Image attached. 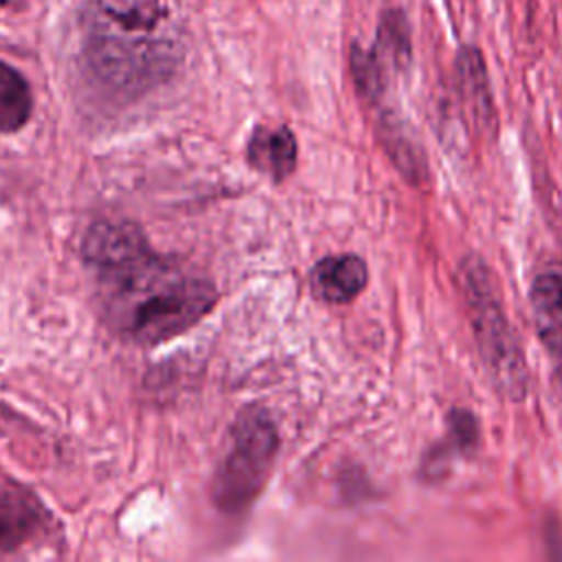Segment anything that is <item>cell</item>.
<instances>
[{
  "label": "cell",
  "mask_w": 562,
  "mask_h": 562,
  "mask_svg": "<svg viewBox=\"0 0 562 562\" xmlns=\"http://www.w3.org/2000/svg\"><path fill=\"white\" fill-rule=\"evenodd\" d=\"M277 428L261 406H246L231 430V448L213 479V501L222 512L246 509L268 481L274 452Z\"/></svg>",
  "instance_id": "4"
},
{
  "label": "cell",
  "mask_w": 562,
  "mask_h": 562,
  "mask_svg": "<svg viewBox=\"0 0 562 562\" xmlns=\"http://www.w3.org/2000/svg\"><path fill=\"white\" fill-rule=\"evenodd\" d=\"M0 2H4V0H0Z\"/></svg>",
  "instance_id": "13"
},
{
  "label": "cell",
  "mask_w": 562,
  "mask_h": 562,
  "mask_svg": "<svg viewBox=\"0 0 562 562\" xmlns=\"http://www.w3.org/2000/svg\"><path fill=\"white\" fill-rule=\"evenodd\" d=\"M250 165L270 173L274 180H283L294 171L296 165V140L294 134L281 127H255L248 140Z\"/></svg>",
  "instance_id": "7"
},
{
  "label": "cell",
  "mask_w": 562,
  "mask_h": 562,
  "mask_svg": "<svg viewBox=\"0 0 562 562\" xmlns=\"http://www.w3.org/2000/svg\"><path fill=\"white\" fill-rule=\"evenodd\" d=\"M380 44L386 48L391 57L402 61L408 55V37H406V24L400 13H386L380 26Z\"/></svg>",
  "instance_id": "12"
},
{
  "label": "cell",
  "mask_w": 562,
  "mask_h": 562,
  "mask_svg": "<svg viewBox=\"0 0 562 562\" xmlns=\"http://www.w3.org/2000/svg\"><path fill=\"white\" fill-rule=\"evenodd\" d=\"M33 110V97L26 79L9 64L0 61V132L24 127Z\"/></svg>",
  "instance_id": "9"
},
{
  "label": "cell",
  "mask_w": 562,
  "mask_h": 562,
  "mask_svg": "<svg viewBox=\"0 0 562 562\" xmlns=\"http://www.w3.org/2000/svg\"><path fill=\"white\" fill-rule=\"evenodd\" d=\"M369 272L356 255L325 257L312 270V290L321 301L349 303L367 285Z\"/></svg>",
  "instance_id": "5"
},
{
  "label": "cell",
  "mask_w": 562,
  "mask_h": 562,
  "mask_svg": "<svg viewBox=\"0 0 562 562\" xmlns=\"http://www.w3.org/2000/svg\"><path fill=\"white\" fill-rule=\"evenodd\" d=\"M351 70H353V77H356V83H358L360 92L367 94L369 99H375L380 94V88H382V75H380L378 59L367 50L353 48Z\"/></svg>",
  "instance_id": "11"
},
{
  "label": "cell",
  "mask_w": 562,
  "mask_h": 562,
  "mask_svg": "<svg viewBox=\"0 0 562 562\" xmlns=\"http://www.w3.org/2000/svg\"><path fill=\"white\" fill-rule=\"evenodd\" d=\"M40 522V507L29 494L0 490V553H9L24 544Z\"/></svg>",
  "instance_id": "8"
},
{
  "label": "cell",
  "mask_w": 562,
  "mask_h": 562,
  "mask_svg": "<svg viewBox=\"0 0 562 562\" xmlns=\"http://www.w3.org/2000/svg\"><path fill=\"white\" fill-rule=\"evenodd\" d=\"M81 252L94 272L108 323L132 342L169 340L193 327L217 301L209 279L156 255L132 222L92 224Z\"/></svg>",
  "instance_id": "1"
},
{
  "label": "cell",
  "mask_w": 562,
  "mask_h": 562,
  "mask_svg": "<svg viewBox=\"0 0 562 562\" xmlns=\"http://www.w3.org/2000/svg\"><path fill=\"white\" fill-rule=\"evenodd\" d=\"M457 70L468 105L481 123H487L492 116V92L481 53L476 48H463L457 59Z\"/></svg>",
  "instance_id": "10"
},
{
  "label": "cell",
  "mask_w": 562,
  "mask_h": 562,
  "mask_svg": "<svg viewBox=\"0 0 562 562\" xmlns=\"http://www.w3.org/2000/svg\"><path fill=\"white\" fill-rule=\"evenodd\" d=\"M459 279L490 378L507 397L522 400L527 393V362L505 316L494 274L479 257H468L461 261Z\"/></svg>",
  "instance_id": "2"
},
{
  "label": "cell",
  "mask_w": 562,
  "mask_h": 562,
  "mask_svg": "<svg viewBox=\"0 0 562 562\" xmlns=\"http://www.w3.org/2000/svg\"><path fill=\"white\" fill-rule=\"evenodd\" d=\"M531 307L542 342L562 353V268H544L531 283Z\"/></svg>",
  "instance_id": "6"
},
{
  "label": "cell",
  "mask_w": 562,
  "mask_h": 562,
  "mask_svg": "<svg viewBox=\"0 0 562 562\" xmlns=\"http://www.w3.org/2000/svg\"><path fill=\"white\" fill-rule=\"evenodd\" d=\"M92 64L105 77L130 75L154 57L151 35L167 18L165 0H94L90 7ZM151 64V61H149Z\"/></svg>",
  "instance_id": "3"
}]
</instances>
